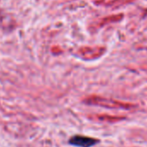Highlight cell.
Here are the masks:
<instances>
[{"instance_id": "cell-2", "label": "cell", "mask_w": 147, "mask_h": 147, "mask_svg": "<svg viewBox=\"0 0 147 147\" xmlns=\"http://www.w3.org/2000/svg\"><path fill=\"white\" fill-rule=\"evenodd\" d=\"M100 142L99 139L83 135H76L69 139V143L78 147H92Z\"/></svg>"}, {"instance_id": "cell-4", "label": "cell", "mask_w": 147, "mask_h": 147, "mask_svg": "<svg viewBox=\"0 0 147 147\" xmlns=\"http://www.w3.org/2000/svg\"><path fill=\"white\" fill-rule=\"evenodd\" d=\"M104 52V49H89V48H85L82 49L80 51L81 55L85 59V60H93L95 58L100 57Z\"/></svg>"}, {"instance_id": "cell-1", "label": "cell", "mask_w": 147, "mask_h": 147, "mask_svg": "<svg viewBox=\"0 0 147 147\" xmlns=\"http://www.w3.org/2000/svg\"><path fill=\"white\" fill-rule=\"evenodd\" d=\"M83 102L88 105L92 106H98L102 107L105 108H110V109H132L137 107L136 104L129 103V102H124L113 99H107L104 98L99 95H90L83 99Z\"/></svg>"}, {"instance_id": "cell-3", "label": "cell", "mask_w": 147, "mask_h": 147, "mask_svg": "<svg viewBox=\"0 0 147 147\" xmlns=\"http://www.w3.org/2000/svg\"><path fill=\"white\" fill-rule=\"evenodd\" d=\"M91 119H96L98 121L101 122H107V123H116L122 121L126 119L125 116H120V115H111V114H107V113H102V114H95L90 116Z\"/></svg>"}]
</instances>
